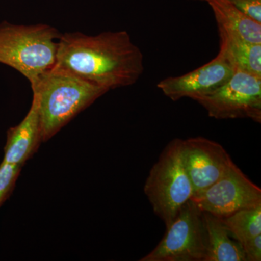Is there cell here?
Instances as JSON below:
<instances>
[{
  "mask_svg": "<svg viewBox=\"0 0 261 261\" xmlns=\"http://www.w3.org/2000/svg\"><path fill=\"white\" fill-rule=\"evenodd\" d=\"M56 65L108 90L133 85L145 70L142 51L123 30L62 34Z\"/></svg>",
  "mask_w": 261,
  "mask_h": 261,
  "instance_id": "cell-1",
  "label": "cell"
},
{
  "mask_svg": "<svg viewBox=\"0 0 261 261\" xmlns=\"http://www.w3.org/2000/svg\"><path fill=\"white\" fill-rule=\"evenodd\" d=\"M31 86L39 109L43 141L49 140L109 91L56 64Z\"/></svg>",
  "mask_w": 261,
  "mask_h": 261,
  "instance_id": "cell-2",
  "label": "cell"
},
{
  "mask_svg": "<svg viewBox=\"0 0 261 261\" xmlns=\"http://www.w3.org/2000/svg\"><path fill=\"white\" fill-rule=\"evenodd\" d=\"M58 29L47 24L0 23V63L11 67L35 83L56 63Z\"/></svg>",
  "mask_w": 261,
  "mask_h": 261,
  "instance_id": "cell-3",
  "label": "cell"
},
{
  "mask_svg": "<svg viewBox=\"0 0 261 261\" xmlns=\"http://www.w3.org/2000/svg\"><path fill=\"white\" fill-rule=\"evenodd\" d=\"M181 145L182 140L176 138L166 145L151 168L144 187L152 210L166 228L194 195L184 164Z\"/></svg>",
  "mask_w": 261,
  "mask_h": 261,
  "instance_id": "cell-4",
  "label": "cell"
},
{
  "mask_svg": "<svg viewBox=\"0 0 261 261\" xmlns=\"http://www.w3.org/2000/svg\"><path fill=\"white\" fill-rule=\"evenodd\" d=\"M207 236L202 211L193 200L186 202L162 240L141 261H204Z\"/></svg>",
  "mask_w": 261,
  "mask_h": 261,
  "instance_id": "cell-5",
  "label": "cell"
},
{
  "mask_svg": "<svg viewBox=\"0 0 261 261\" xmlns=\"http://www.w3.org/2000/svg\"><path fill=\"white\" fill-rule=\"evenodd\" d=\"M216 119L250 118L261 123V77L235 70L229 80L208 95L195 99Z\"/></svg>",
  "mask_w": 261,
  "mask_h": 261,
  "instance_id": "cell-6",
  "label": "cell"
},
{
  "mask_svg": "<svg viewBox=\"0 0 261 261\" xmlns=\"http://www.w3.org/2000/svg\"><path fill=\"white\" fill-rule=\"evenodd\" d=\"M192 200L201 211L224 219L237 211L261 205V190L233 163L219 181Z\"/></svg>",
  "mask_w": 261,
  "mask_h": 261,
  "instance_id": "cell-7",
  "label": "cell"
},
{
  "mask_svg": "<svg viewBox=\"0 0 261 261\" xmlns=\"http://www.w3.org/2000/svg\"><path fill=\"white\" fill-rule=\"evenodd\" d=\"M181 152L193 197L219 181L233 163L222 146L205 137L182 140Z\"/></svg>",
  "mask_w": 261,
  "mask_h": 261,
  "instance_id": "cell-8",
  "label": "cell"
},
{
  "mask_svg": "<svg viewBox=\"0 0 261 261\" xmlns=\"http://www.w3.org/2000/svg\"><path fill=\"white\" fill-rule=\"evenodd\" d=\"M234 69L228 62L217 56L197 69L179 76L161 81L158 87L173 101L189 97L195 99L205 97L226 84Z\"/></svg>",
  "mask_w": 261,
  "mask_h": 261,
  "instance_id": "cell-9",
  "label": "cell"
},
{
  "mask_svg": "<svg viewBox=\"0 0 261 261\" xmlns=\"http://www.w3.org/2000/svg\"><path fill=\"white\" fill-rule=\"evenodd\" d=\"M41 140L40 117L37 101L33 97L32 106L23 121L8 130L3 162L21 166Z\"/></svg>",
  "mask_w": 261,
  "mask_h": 261,
  "instance_id": "cell-10",
  "label": "cell"
},
{
  "mask_svg": "<svg viewBox=\"0 0 261 261\" xmlns=\"http://www.w3.org/2000/svg\"><path fill=\"white\" fill-rule=\"evenodd\" d=\"M220 50L217 56L235 70L261 77V44L250 42L233 33L218 27Z\"/></svg>",
  "mask_w": 261,
  "mask_h": 261,
  "instance_id": "cell-11",
  "label": "cell"
},
{
  "mask_svg": "<svg viewBox=\"0 0 261 261\" xmlns=\"http://www.w3.org/2000/svg\"><path fill=\"white\" fill-rule=\"evenodd\" d=\"M207 254L204 261H247L241 244L232 238L222 219L202 211Z\"/></svg>",
  "mask_w": 261,
  "mask_h": 261,
  "instance_id": "cell-12",
  "label": "cell"
},
{
  "mask_svg": "<svg viewBox=\"0 0 261 261\" xmlns=\"http://www.w3.org/2000/svg\"><path fill=\"white\" fill-rule=\"evenodd\" d=\"M211 7L217 27L233 33L250 42L261 44V23L238 9L226 0H196Z\"/></svg>",
  "mask_w": 261,
  "mask_h": 261,
  "instance_id": "cell-13",
  "label": "cell"
},
{
  "mask_svg": "<svg viewBox=\"0 0 261 261\" xmlns=\"http://www.w3.org/2000/svg\"><path fill=\"white\" fill-rule=\"evenodd\" d=\"M222 220L231 236L240 244L261 234V205L237 211Z\"/></svg>",
  "mask_w": 261,
  "mask_h": 261,
  "instance_id": "cell-14",
  "label": "cell"
},
{
  "mask_svg": "<svg viewBox=\"0 0 261 261\" xmlns=\"http://www.w3.org/2000/svg\"><path fill=\"white\" fill-rule=\"evenodd\" d=\"M20 166L3 162L0 164V204L14 185Z\"/></svg>",
  "mask_w": 261,
  "mask_h": 261,
  "instance_id": "cell-15",
  "label": "cell"
},
{
  "mask_svg": "<svg viewBox=\"0 0 261 261\" xmlns=\"http://www.w3.org/2000/svg\"><path fill=\"white\" fill-rule=\"evenodd\" d=\"M238 9L261 23V0H226Z\"/></svg>",
  "mask_w": 261,
  "mask_h": 261,
  "instance_id": "cell-16",
  "label": "cell"
},
{
  "mask_svg": "<svg viewBox=\"0 0 261 261\" xmlns=\"http://www.w3.org/2000/svg\"><path fill=\"white\" fill-rule=\"evenodd\" d=\"M247 261L261 260V234L241 244Z\"/></svg>",
  "mask_w": 261,
  "mask_h": 261,
  "instance_id": "cell-17",
  "label": "cell"
}]
</instances>
